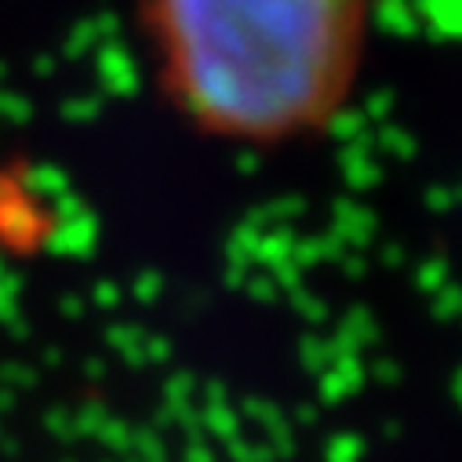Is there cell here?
<instances>
[{
  "label": "cell",
  "mask_w": 462,
  "mask_h": 462,
  "mask_svg": "<svg viewBox=\"0 0 462 462\" xmlns=\"http://www.w3.org/2000/svg\"><path fill=\"white\" fill-rule=\"evenodd\" d=\"M164 73L215 135L291 139L346 98L365 0H150Z\"/></svg>",
  "instance_id": "6da1fadb"
}]
</instances>
